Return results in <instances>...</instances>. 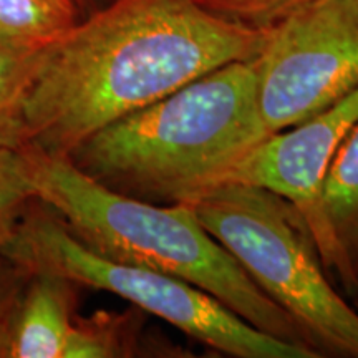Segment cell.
<instances>
[{"label":"cell","mask_w":358,"mask_h":358,"mask_svg":"<svg viewBox=\"0 0 358 358\" xmlns=\"http://www.w3.org/2000/svg\"><path fill=\"white\" fill-rule=\"evenodd\" d=\"M3 256L30 274L62 275L78 287L105 290L141 312L168 322L189 338L236 358H319L241 319L198 285L151 268L116 262L80 243L47 206L35 199L17 226Z\"/></svg>","instance_id":"obj_5"},{"label":"cell","mask_w":358,"mask_h":358,"mask_svg":"<svg viewBox=\"0 0 358 358\" xmlns=\"http://www.w3.org/2000/svg\"><path fill=\"white\" fill-rule=\"evenodd\" d=\"M266 136L252 60H241L115 120L69 159L120 194L189 206L224 185Z\"/></svg>","instance_id":"obj_2"},{"label":"cell","mask_w":358,"mask_h":358,"mask_svg":"<svg viewBox=\"0 0 358 358\" xmlns=\"http://www.w3.org/2000/svg\"><path fill=\"white\" fill-rule=\"evenodd\" d=\"M322 262L348 294L358 292V122L335 151L320 187L312 232Z\"/></svg>","instance_id":"obj_9"},{"label":"cell","mask_w":358,"mask_h":358,"mask_svg":"<svg viewBox=\"0 0 358 358\" xmlns=\"http://www.w3.org/2000/svg\"><path fill=\"white\" fill-rule=\"evenodd\" d=\"M266 38L194 0H111L40 50L25 101L27 146L69 158L115 120L214 69L252 60Z\"/></svg>","instance_id":"obj_1"},{"label":"cell","mask_w":358,"mask_h":358,"mask_svg":"<svg viewBox=\"0 0 358 358\" xmlns=\"http://www.w3.org/2000/svg\"><path fill=\"white\" fill-rule=\"evenodd\" d=\"M34 201L35 192L27 176L22 151L0 148V254Z\"/></svg>","instance_id":"obj_13"},{"label":"cell","mask_w":358,"mask_h":358,"mask_svg":"<svg viewBox=\"0 0 358 358\" xmlns=\"http://www.w3.org/2000/svg\"><path fill=\"white\" fill-rule=\"evenodd\" d=\"M213 15L248 29L268 32L312 0H194Z\"/></svg>","instance_id":"obj_14"},{"label":"cell","mask_w":358,"mask_h":358,"mask_svg":"<svg viewBox=\"0 0 358 358\" xmlns=\"http://www.w3.org/2000/svg\"><path fill=\"white\" fill-rule=\"evenodd\" d=\"M140 308L123 313L96 312L77 315L64 358L134 357L141 330Z\"/></svg>","instance_id":"obj_11"},{"label":"cell","mask_w":358,"mask_h":358,"mask_svg":"<svg viewBox=\"0 0 358 358\" xmlns=\"http://www.w3.org/2000/svg\"><path fill=\"white\" fill-rule=\"evenodd\" d=\"M358 122V88L295 127L268 134L237 164L226 182H245L282 196L313 232L320 187L335 151Z\"/></svg>","instance_id":"obj_7"},{"label":"cell","mask_w":358,"mask_h":358,"mask_svg":"<svg viewBox=\"0 0 358 358\" xmlns=\"http://www.w3.org/2000/svg\"><path fill=\"white\" fill-rule=\"evenodd\" d=\"M78 285L34 272L0 317V358H64L78 307Z\"/></svg>","instance_id":"obj_8"},{"label":"cell","mask_w":358,"mask_h":358,"mask_svg":"<svg viewBox=\"0 0 358 358\" xmlns=\"http://www.w3.org/2000/svg\"><path fill=\"white\" fill-rule=\"evenodd\" d=\"M252 66L268 134L337 105L358 88V0H312L290 13Z\"/></svg>","instance_id":"obj_6"},{"label":"cell","mask_w":358,"mask_h":358,"mask_svg":"<svg viewBox=\"0 0 358 358\" xmlns=\"http://www.w3.org/2000/svg\"><path fill=\"white\" fill-rule=\"evenodd\" d=\"M80 19L77 0H0V47L42 50Z\"/></svg>","instance_id":"obj_10"},{"label":"cell","mask_w":358,"mask_h":358,"mask_svg":"<svg viewBox=\"0 0 358 358\" xmlns=\"http://www.w3.org/2000/svg\"><path fill=\"white\" fill-rule=\"evenodd\" d=\"M77 2H78L80 8H82V10H83V8H88L90 6H92V3L95 2V0H77Z\"/></svg>","instance_id":"obj_16"},{"label":"cell","mask_w":358,"mask_h":358,"mask_svg":"<svg viewBox=\"0 0 358 358\" xmlns=\"http://www.w3.org/2000/svg\"><path fill=\"white\" fill-rule=\"evenodd\" d=\"M189 206L257 287L301 327L313 350L358 358V313L329 280L310 227L292 203L229 181Z\"/></svg>","instance_id":"obj_4"},{"label":"cell","mask_w":358,"mask_h":358,"mask_svg":"<svg viewBox=\"0 0 358 358\" xmlns=\"http://www.w3.org/2000/svg\"><path fill=\"white\" fill-rule=\"evenodd\" d=\"M29 277L27 268L0 254V317L8 310Z\"/></svg>","instance_id":"obj_15"},{"label":"cell","mask_w":358,"mask_h":358,"mask_svg":"<svg viewBox=\"0 0 358 358\" xmlns=\"http://www.w3.org/2000/svg\"><path fill=\"white\" fill-rule=\"evenodd\" d=\"M22 156L35 199L93 252L179 277L261 332L313 350L301 327L204 229L191 206L153 204L120 194L80 171L69 158L35 148H24Z\"/></svg>","instance_id":"obj_3"},{"label":"cell","mask_w":358,"mask_h":358,"mask_svg":"<svg viewBox=\"0 0 358 358\" xmlns=\"http://www.w3.org/2000/svg\"><path fill=\"white\" fill-rule=\"evenodd\" d=\"M38 53L0 47V148L6 150L27 146L25 101Z\"/></svg>","instance_id":"obj_12"}]
</instances>
